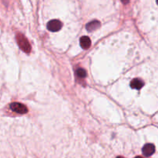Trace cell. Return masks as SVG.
Wrapping results in <instances>:
<instances>
[{"instance_id":"1","label":"cell","mask_w":158,"mask_h":158,"mask_svg":"<svg viewBox=\"0 0 158 158\" xmlns=\"http://www.w3.org/2000/svg\"><path fill=\"white\" fill-rule=\"evenodd\" d=\"M16 40L19 47H20V49L22 51L27 53L31 51V46L29 44V42L24 35H22L21 33H18L16 35Z\"/></svg>"},{"instance_id":"2","label":"cell","mask_w":158,"mask_h":158,"mask_svg":"<svg viewBox=\"0 0 158 158\" xmlns=\"http://www.w3.org/2000/svg\"><path fill=\"white\" fill-rule=\"evenodd\" d=\"M11 110H12L15 113H19V114H26L28 112L27 107L23 104H21L19 102H12L10 105Z\"/></svg>"},{"instance_id":"3","label":"cell","mask_w":158,"mask_h":158,"mask_svg":"<svg viewBox=\"0 0 158 158\" xmlns=\"http://www.w3.org/2000/svg\"><path fill=\"white\" fill-rule=\"evenodd\" d=\"M62 23L58 19H53L47 24V29L51 32H57L62 28Z\"/></svg>"},{"instance_id":"4","label":"cell","mask_w":158,"mask_h":158,"mask_svg":"<svg viewBox=\"0 0 158 158\" xmlns=\"http://www.w3.org/2000/svg\"><path fill=\"white\" fill-rule=\"evenodd\" d=\"M142 152H143V154L144 156L150 157L155 152V146L152 144H145L142 149Z\"/></svg>"},{"instance_id":"5","label":"cell","mask_w":158,"mask_h":158,"mask_svg":"<svg viewBox=\"0 0 158 158\" xmlns=\"http://www.w3.org/2000/svg\"><path fill=\"white\" fill-rule=\"evenodd\" d=\"M100 27V23L97 20H93L89 22L87 24L86 26V28L87 30V31L89 32H92V31H94L96 30H97L98 28H99Z\"/></svg>"},{"instance_id":"6","label":"cell","mask_w":158,"mask_h":158,"mask_svg":"<svg viewBox=\"0 0 158 158\" xmlns=\"http://www.w3.org/2000/svg\"><path fill=\"white\" fill-rule=\"evenodd\" d=\"M144 85V82L140 78H135L130 82V87L134 89H140Z\"/></svg>"},{"instance_id":"7","label":"cell","mask_w":158,"mask_h":158,"mask_svg":"<svg viewBox=\"0 0 158 158\" xmlns=\"http://www.w3.org/2000/svg\"><path fill=\"white\" fill-rule=\"evenodd\" d=\"M80 46L83 49H88L91 46V40L89 37L84 36L80 38Z\"/></svg>"},{"instance_id":"8","label":"cell","mask_w":158,"mask_h":158,"mask_svg":"<svg viewBox=\"0 0 158 158\" xmlns=\"http://www.w3.org/2000/svg\"><path fill=\"white\" fill-rule=\"evenodd\" d=\"M76 74L79 78H83L87 76V71H86L84 69H83V68H79V69H77L76 71Z\"/></svg>"},{"instance_id":"9","label":"cell","mask_w":158,"mask_h":158,"mask_svg":"<svg viewBox=\"0 0 158 158\" xmlns=\"http://www.w3.org/2000/svg\"><path fill=\"white\" fill-rule=\"evenodd\" d=\"M130 0H121V2L124 3V4H127Z\"/></svg>"},{"instance_id":"10","label":"cell","mask_w":158,"mask_h":158,"mask_svg":"<svg viewBox=\"0 0 158 158\" xmlns=\"http://www.w3.org/2000/svg\"><path fill=\"white\" fill-rule=\"evenodd\" d=\"M134 158H143V157H140V156H137V157H134Z\"/></svg>"},{"instance_id":"11","label":"cell","mask_w":158,"mask_h":158,"mask_svg":"<svg viewBox=\"0 0 158 158\" xmlns=\"http://www.w3.org/2000/svg\"><path fill=\"white\" fill-rule=\"evenodd\" d=\"M117 158H124V157H120V156H119V157H117Z\"/></svg>"},{"instance_id":"12","label":"cell","mask_w":158,"mask_h":158,"mask_svg":"<svg viewBox=\"0 0 158 158\" xmlns=\"http://www.w3.org/2000/svg\"><path fill=\"white\" fill-rule=\"evenodd\" d=\"M157 4L158 5V0H157Z\"/></svg>"}]
</instances>
